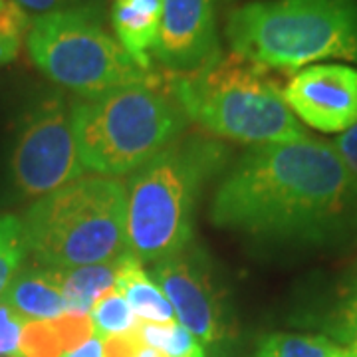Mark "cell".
I'll return each instance as SVG.
<instances>
[{"label":"cell","instance_id":"7402d4cb","mask_svg":"<svg viewBox=\"0 0 357 357\" xmlns=\"http://www.w3.org/2000/svg\"><path fill=\"white\" fill-rule=\"evenodd\" d=\"M54 328L62 340L64 351H72L79 345H84L88 340L96 335L93 321L89 318V314H64L60 318L52 319Z\"/></svg>","mask_w":357,"mask_h":357},{"label":"cell","instance_id":"52a82bcc","mask_svg":"<svg viewBox=\"0 0 357 357\" xmlns=\"http://www.w3.org/2000/svg\"><path fill=\"white\" fill-rule=\"evenodd\" d=\"M100 6L36 16L26 34L34 66L54 84L86 100L117 89L159 84L103 26Z\"/></svg>","mask_w":357,"mask_h":357},{"label":"cell","instance_id":"d4e9b609","mask_svg":"<svg viewBox=\"0 0 357 357\" xmlns=\"http://www.w3.org/2000/svg\"><path fill=\"white\" fill-rule=\"evenodd\" d=\"M137 330V328H135ZM117 333V335H105L102 337L103 357H137L143 349L137 332Z\"/></svg>","mask_w":357,"mask_h":357},{"label":"cell","instance_id":"8992f818","mask_svg":"<svg viewBox=\"0 0 357 357\" xmlns=\"http://www.w3.org/2000/svg\"><path fill=\"white\" fill-rule=\"evenodd\" d=\"M187 123V115L159 84L117 89L72 105L79 161L103 177L137 171L181 137Z\"/></svg>","mask_w":357,"mask_h":357},{"label":"cell","instance_id":"cb8c5ba5","mask_svg":"<svg viewBox=\"0 0 357 357\" xmlns=\"http://www.w3.org/2000/svg\"><path fill=\"white\" fill-rule=\"evenodd\" d=\"M332 145L357 189V121L349 129H345L344 133H340L332 141Z\"/></svg>","mask_w":357,"mask_h":357},{"label":"cell","instance_id":"2e32d148","mask_svg":"<svg viewBox=\"0 0 357 357\" xmlns=\"http://www.w3.org/2000/svg\"><path fill=\"white\" fill-rule=\"evenodd\" d=\"M255 357H357L342 344L326 335L268 333L260 340Z\"/></svg>","mask_w":357,"mask_h":357},{"label":"cell","instance_id":"83f0119b","mask_svg":"<svg viewBox=\"0 0 357 357\" xmlns=\"http://www.w3.org/2000/svg\"><path fill=\"white\" fill-rule=\"evenodd\" d=\"M20 50V40L10 38V36H0V68L10 64L18 56Z\"/></svg>","mask_w":357,"mask_h":357},{"label":"cell","instance_id":"9a60e30c","mask_svg":"<svg viewBox=\"0 0 357 357\" xmlns=\"http://www.w3.org/2000/svg\"><path fill=\"white\" fill-rule=\"evenodd\" d=\"M119 260L60 270L68 314H89L103 294L114 290Z\"/></svg>","mask_w":357,"mask_h":357},{"label":"cell","instance_id":"3957f363","mask_svg":"<svg viewBox=\"0 0 357 357\" xmlns=\"http://www.w3.org/2000/svg\"><path fill=\"white\" fill-rule=\"evenodd\" d=\"M20 220L28 255L46 268L105 264L129 255L128 192L119 178L84 175L36 199Z\"/></svg>","mask_w":357,"mask_h":357},{"label":"cell","instance_id":"30bf717a","mask_svg":"<svg viewBox=\"0 0 357 357\" xmlns=\"http://www.w3.org/2000/svg\"><path fill=\"white\" fill-rule=\"evenodd\" d=\"M282 96L306 126L324 133H344L357 121V68L307 66L290 77Z\"/></svg>","mask_w":357,"mask_h":357},{"label":"cell","instance_id":"d6986e66","mask_svg":"<svg viewBox=\"0 0 357 357\" xmlns=\"http://www.w3.org/2000/svg\"><path fill=\"white\" fill-rule=\"evenodd\" d=\"M89 318L93 321L96 335H100V337L133 332L139 326L137 316L128 304V300L115 288L103 294L102 298L93 304Z\"/></svg>","mask_w":357,"mask_h":357},{"label":"cell","instance_id":"603a6c76","mask_svg":"<svg viewBox=\"0 0 357 357\" xmlns=\"http://www.w3.org/2000/svg\"><path fill=\"white\" fill-rule=\"evenodd\" d=\"M26 319L0 300V357L20 356V340Z\"/></svg>","mask_w":357,"mask_h":357},{"label":"cell","instance_id":"8fae6325","mask_svg":"<svg viewBox=\"0 0 357 357\" xmlns=\"http://www.w3.org/2000/svg\"><path fill=\"white\" fill-rule=\"evenodd\" d=\"M218 54L215 0H163L153 48L159 64L173 74H189Z\"/></svg>","mask_w":357,"mask_h":357},{"label":"cell","instance_id":"e0dca14e","mask_svg":"<svg viewBox=\"0 0 357 357\" xmlns=\"http://www.w3.org/2000/svg\"><path fill=\"white\" fill-rule=\"evenodd\" d=\"M328 330L335 337L333 342L357 356V262L335 290L328 316Z\"/></svg>","mask_w":357,"mask_h":357},{"label":"cell","instance_id":"484cf974","mask_svg":"<svg viewBox=\"0 0 357 357\" xmlns=\"http://www.w3.org/2000/svg\"><path fill=\"white\" fill-rule=\"evenodd\" d=\"M22 10L32 14H48L58 10H70V8H82V6H100V0H13Z\"/></svg>","mask_w":357,"mask_h":357},{"label":"cell","instance_id":"5b68a950","mask_svg":"<svg viewBox=\"0 0 357 357\" xmlns=\"http://www.w3.org/2000/svg\"><path fill=\"white\" fill-rule=\"evenodd\" d=\"M169 93L187 119L222 139L255 147L307 135L264 68L234 52L189 74H173Z\"/></svg>","mask_w":357,"mask_h":357},{"label":"cell","instance_id":"ac0fdd59","mask_svg":"<svg viewBox=\"0 0 357 357\" xmlns=\"http://www.w3.org/2000/svg\"><path fill=\"white\" fill-rule=\"evenodd\" d=\"M135 332L145 347L159 349L167 357H206L204 345L178 321H169V324L143 321L137 326Z\"/></svg>","mask_w":357,"mask_h":357},{"label":"cell","instance_id":"f546056e","mask_svg":"<svg viewBox=\"0 0 357 357\" xmlns=\"http://www.w3.org/2000/svg\"><path fill=\"white\" fill-rule=\"evenodd\" d=\"M4 4H6V0H0V13H2V8H4Z\"/></svg>","mask_w":357,"mask_h":357},{"label":"cell","instance_id":"4316f807","mask_svg":"<svg viewBox=\"0 0 357 357\" xmlns=\"http://www.w3.org/2000/svg\"><path fill=\"white\" fill-rule=\"evenodd\" d=\"M62 357H103V345L100 335H93L84 345H79L76 349L68 351Z\"/></svg>","mask_w":357,"mask_h":357},{"label":"cell","instance_id":"ba28073f","mask_svg":"<svg viewBox=\"0 0 357 357\" xmlns=\"http://www.w3.org/2000/svg\"><path fill=\"white\" fill-rule=\"evenodd\" d=\"M10 173L18 192L32 199L84 177L72 105L60 93L40 98L24 114L10 155Z\"/></svg>","mask_w":357,"mask_h":357},{"label":"cell","instance_id":"6da1fadb","mask_svg":"<svg viewBox=\"0 0 357 357\" xmlns=\"http://www.w3.org/2000/svg\"><path fill=\"white\" fill-rule=\"evenodd\" d=\"M211 222L268 241L328 243L357 227V189L330 141L255 145L217 187Z\"/></svg>","mask_w":357,"mask_h":357},{"label":"cell","instance_id":"7c38bea8","mask_svg":"<svg viewBox=\"0 0 357 357\" xmlns=\"http://www.w3.org/2000/svg\"><path fill=\"white\" fill-rule=\"evenodd\" d=\"M0 300L26 321H50L68 314L62 272L42 264L18 270Z\"/></svg>","mask_w":357,"mask_h":357},{"label":"cell","instance_id":"f1b7e54d","mask_svg":"<svg viewBox=\"0 0 357 357\" xmlns=\"http://www.w3.org/2000/svg\"><path fill=\"white\" fill-rule=\"evenodd\" d=\"M137 357H167L163 351H159V349H153V347H145L143 345V349L139 351V356Z\"/></svg>","mask_w":357,"mask_h":357},{"label":"cell","instance_id":"7a4b0ae2","mask_svg":"<svg viewBox=\"0 0 357 357\" xmlns=\"http://www.w3.org/2000/svg\"><path fill=\"white\" fill-rule=\"evenodd\" d=\"M227 161L217 139L181 135L133 171L126 185L129 252L155 264L189 246L201 192Z\"/></svg>","mask_w":357,"mask_h":357},{"label":"cell","instance_id":"9c48e42d","mask_svg":"<svg viewBox=\"0 0 357 357\" xmlns=\"http://www.w3.org/2000/svg\"><path fill=\"white\" fill-rule=\"evenodd\" d=\"M151 276L165 294L175 319L203 345L220 344L230 333L227 290L220 286L215 264L199 244L155 262Z\"/></svg>","mask_w":357,"mask_h":357},{"label":"cell","instance_id":"277c9868","mask_svg":"<svg viewBox=\"0 0 357 357\" xmlns=\"http://www.w3.org/2000/svg\"><path fill=\"white\" fill-rule=\"evenodd\" d=\"M225 32L232 52L260 68L357 64V0L248 2L229 14Z\"/></svg>","mask_w":357,"mask_h":357},{"label":"cell","instance_id":"44dd1931","mask_svg":"<svg viewBox=\"0 0 357 357\" xmlns=\"http://www.w3.org/2000/svg\"><path fill=\"white\" fill-rule=\"evenodd\" d=\"M62 340L54 328V321H26L20 340L22 357H62Z\"/></svg>","mask_w":357,"mask_h":357},{"label":"cell","instance_id":"ffe728a7","mask_svg":"<svg viewBox=\"0 0 357 357\" xmlns=\"http://www.w3.org/2000/svg\"><path fill=\"white\" fill-rule=\"evenodd\" d=\"M26 255L22 220L14 215H0V298L18 274Z\"/></svg>","mask_w":357,"mask_h":357},{"label":"cell","instance_id":"4fadbf2b","mask_svg":"<svg viewBox=\"0 0 357 357\" xmlns=\"http://www.w3.org/2000/svg\"><path fill=\"white\" fill-rule=\"evenodd\" d=\"M163 0H115L112 24L117 42L137 64L151 72V54L161 22Z\"/></svg>","mask_w":357,"mask_h":357},{"label":"cell","instance_id":"5bb4252c","mask_svg":"<svg viewBox=\"0 0 357 357\" xmlns=\"http://www.w3.org/2000/svg\"><path fill=\"white\" fill-rule=\"evenodd\" d=\"M115 290L128 300L135 316L143 321H151V324L175 321V312L165 294L161 292L153 276H149V272L143 268V262L131 252L119 260Z\"/></svg>","mask_w":357,"mask_h":357}]
</instances>
